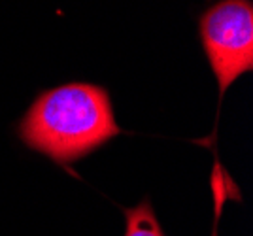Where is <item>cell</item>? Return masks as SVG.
<instances>
[{
  "label": "cell",
  "mask_w": 253,
  "mask_h": 236,
  "mask_svg": "<svg viewBox=\"0 0 253 236\" xmlns=\"http://www.w3.org/2000/svg\"><path fill=\"white\" fill-rule=\"evenodd\" d=\"M201 36L206 57L225 91L238 76L253 70L252 0H221L201 17Z\"/></svg>",
  "instance_id": "7a4b0ae2"
},
{
  "label": "cell",
  "mask_w": 253,
  "mask_h": 236,
  "mask_svg": "<svg viewBox=\"0 0 253 236\" xmlns=\"http://www.w3.org/2000/svg\"><path fill=\"white\" fill-rule=\"evenodd\" d=\"M125 215H126L125 236H165L149 200H142L136 208L125 210Z\"/></svg>",
  "instance_id": "3957f363"
},
{
  "label": "cell",
  "mask_w": 253,
  "mask_h": 236,
  "mask_svg": "<svg viewBox=\"0 0 253 236\" xmlns=\"http://www.w3.org/2000/svg\"><path fill=\"white\" fill-rule=\"evenodd\" d=\"M121 132L108 91L91 83H68L34 100L19 125V136L57 164H70Z\"/></svg>",
  "instance_id": "6da1fadb"
}]
</instances>
